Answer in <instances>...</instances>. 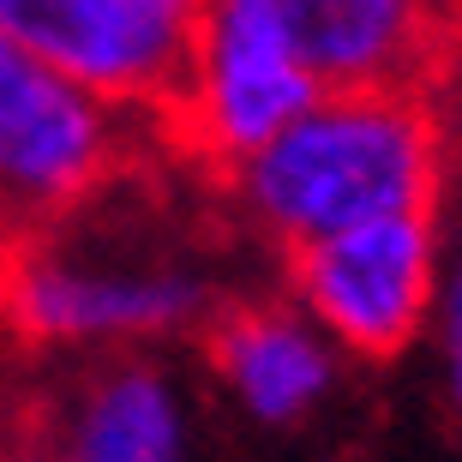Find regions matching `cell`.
<instances>
[{
    "label": "cell",
    "instance_id": "obj_8",
    "mask_svg": "<svg viewBox=\"0 0 462 462\" xmlns=\"http://www.w3.org/2000/svg\"><path fill=\"white\" fill-rule=\"evenodd\" d=\"M49 462H199V391L169 355L90 360L49 420Z\"/></svg>",
    "mask_w": 462,
    "mask_h": 462
},
{
    "label": "cell",
    "instance_id": "obj_3",
    "mask_svg": "<svg viewBox=\"0 0 462 462\" xmlns=\"http://www.w3.org/2000/svg\"><path fill=\"white\" fill-rule=\"evenodd\" d=\"M133 151V115L0 36V223L31 235L97 192Z\"/></svg>",
    "mask_w": 462,
    "mask_h": 462
},
{
    "label": "cell",
    "instance_id": "obj_2",
    "mask_svg": "<svg viewBox=\"0 0 462 462\" xmlns=\"http://www.w3.org/2000/svg\"><path fill=\"white\" fill-rule=\"evenodd\" d=\"M450 151L439 97L402 90H325L300 120L240 169H228V210L253 240L289 258L378 217H432L450 205Z\"/></svg>",
    "mask_w": 462,
    "mask_h": 462
},
{
    "label": "cell",
    "instance_id": "obj_5",
    "mask_svg": "<svg viewBox=\"0 0 462 462\" xmlns=\"http://www.w3.org/2000/svg\"><path fill=\"white\" fill-rule=\"evenodd\" d=\"M325 90L253 0H199L169 120L205 169H240Z\"/></svg>",
    "mask_w": 462,
    "mask_h": 462
},
{
    "label": "cell",
    "instance_id": "obj_12",
    "mask_svg": "<svg viewBox=\"0 0 462 462\" xmlns=\"http://www.w3.org/2000/svg\"><path fill=\"white\" fill-rule=\"evenodd\" d=\"M445 6H450V0H445Z\"/></svg>",
    "mask_w": 462,
    "mask_h": 462
},
{
    "label": "cell",
    "instance_id": "obj_11",
    "mask_svg": "<svg viewBox=\"0 0 462 462\" xmlns=\"http://www.w3.org/2000/svg\"><path fill=\"white\" fill-rule=\"evenodd\" d=\"M169 6H180V13H199V0H169Z\"/></svg>",
    "mask_w": 462,
    "mask_h": 462
},
{
    "label": "cell",
    "instance_id": "obj_7",
    "mask_svg": "<svg viewBox=\"0 0 462 462\" xmlns=\"http://www.w3.org/2000/svg\"><path fill=\"white\" fill-rule=\"evenodd\" d=\"M210 391L258 432H300L337 402L348 360L289 294H235L199 337Z\"/></svg>",
    "mask_w": 462,
    "mask_h": 462
},
{
    "label": "cell",
    "instance_id": "obj_10",
    "mask_svg": "<svg viewBox=\"0 0 462 462\" xmlns=\"http://www.w3.org/2000/svg\"><path fill=\"white\" fill-rule=\"evenodd\" d=\"M445 264H439V300L427 325V355H432V384L445 396L450 420L462 427V199L445 205Z\"/></svg>",
    "mask_w": 462,
    "mask_h": 462
},
{
    "label": "cell",
    "instance_id": "obj_1",
    "mask_svg": "<svg viewBox=\"0 0 462 462\" xmlns=\"http://www.w3.org/2000/svg\"><path fill=\"white\" fill-rule=\"evenodd\" d=\"M235 300L223 240L115 180L0 258V319L54 355H169Z\"/></svg>",
    "mask_w": 462,
    "mask_h": 462
},
{
    "label": "cell",
    "instance_id": "obj_4",
    "mask_svg": "<svg viewBox=\"0 0 462 462\" xmlns=\"http://www.w3.org/2000/svg\"><path fill=\"white\" fill-rule=\"evenodd\" d=\"M439 217L445 210L378 217L289 253V300L337 343L343 360H396L427 343L445 264Z\"/></svg>",
    "mask_w": 462,
    "mask_h": 462
},
{
    "label": "cell",
    "instance_id": "obj_9",
    "mask_svg": "<svg viewBox=\"0 0 462 462\" xmlns=\"http://www.w3.org/2000/svg\"><path fill=\"white\" fill-rule=\"evenodd\" d=\"M319 90H402L445 54V0H253Z\"/></svg>",
    "mask_w": 462,
    "mask_h": 462
},
{
    "label": "cell",
    "instance_id": "obj_6",
    "mask_svg": "<svg viewBox=\"0 0 462 462\" xmlns=\"http://www.w3.org/2000/svg\"><path fill=\"white\" fill-rule=\"evenodd\" d=\"M0 36L126 115H169L192 13L169 0H0Z\"/></svg>",
    "mask_w": 462,
    "mask_h": 462
}]
</instances>
